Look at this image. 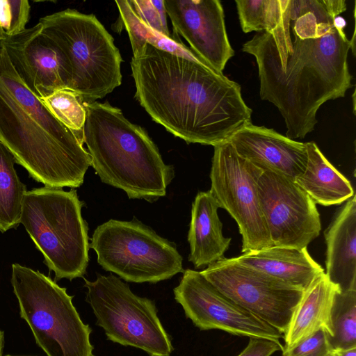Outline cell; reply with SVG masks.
I'll use <instances>...</instances> for the list:
<instances>
[{"label":"cell","instance_id":"obj_1","mask_svg":"<svg viewBox=\"0 0 356 356\" xmlns=\"http://www.w3.org/2000/svg\"><path fill=\"white\" fill-rule=\"evenodd\" d=\"M346 10L344 0H288L274 29L243 44L256 59L260 97L278 108L289 138H304L319 108L352 87L350 41L340 17Z\"/></svg>","mask_w":356,"mask_h":356},{"label":"cell","instance_id":"obj_2","mask_svg":"<svg viewBox=\"0 0 356 356\" xmlns=\"http://www.w3.org/2000/svg\"><path fill=\"white\" fill-rule=\"evenodd\" d=\"M131 67L141 106L188 143L214 147L251 123L241 86L202 63L147 44Z\"/></svg>","mask_w":356,"mask_h":356},{"label":"cell","instance_id":"obj_3","mask_svg":"<svg viewBox=\"0 0 356 356\" xmlns=\"http://www.w3.org/2000/svg\"><path fill=\"white\" fill-rule=\"evenodd\" d=\"M83 106V143L102 181L123 190L130 199L152 202L165 196L174 168L164 163L145 130L107 102Z\"/></svg>","mask_w":356,"mask_h":356},{"label":"cell","instance_id":"obj_4","mask_svg":"<svg viewBox=\"0 0 356 356\" xmlns=\"http://www.w3.org/2000/svg\"><path fill=\"white\" fill-rule=\"evenodd\" d=\"M0 141L47 187H79L91 165L88 152L72 131L28 113L1 81Z\"/></svg>","mask_w":356,"mask_h":356},{"label":"cell","instance_id":"obj_5","mask_svg":"<svg viewBox=\"0 0 356 356\" xmlns=\"http://www.w3.org/2000/svg\"><path fill=\"white\" fill-rule=\"evenodd\" d=\"M76 190L42 187L25 193L20 223L56 280L81 277L88 264V227Z\"/></svg>","mask_w":356,"mask_h":356},{"label":"cell","instance_id":"obj_6","mask_svg":"<svg viewBox=\"0 0 356 356\" xmlns=\"http://www.w3.org/2000/svg\"><path fill=\"white\" fill-rule=\"evenodd\" d=\"M39 23L65 54L72 72L70 90L82 103L102 99L120 86V51L94 15L68 8L46 15Z\"/></svg>","mask_w":356,"mask_h":356},{"label":"cell","instance_id":"obj_7","mask_svg":"<svg viewBox=\"0 0 356 356\" xmlns=\"http://www.w3.org/2000/svg\"><path fill=\"white\" fill-rule=\"evenodd\" d=\"M11 284L21 317L47 356H94L92 332L65 288L39 271L12 265Z\"/></svg>","mask_w":356,"mask_h":356},{"label":"cell","instance_id":"obj_8","mask_svg":"<svg viewBox=\"0 0 356 356\" xmlns=\"http://www.w3.org/2000/svg\"><path fill=\"white\" fill-rule=\"evenodd\" d=\"M90 247L105 270L127 282L156 283L183 272L176 246L138 220L111 219L99 225Z\"/></svg>","mask_w":356,"mask_h":356},{"label":"cell","instance_id":"obj_9","mask_svg":"<svg viewBox=\"0 0 356 356\" xmlns=\"http://www.w3.org/2000/svg\"><path fill=\"white\" fill-rule=\"evenodd\" d=\"M86 301L108 340L145 351L149 356H170L171 340L152 300L134 293L119 277L98 275L85 280Z\"/></svg>","mask_w":356,"mask_h":356},{"label":"cell","instance_id":"obj_10","mask_svg":"<svg viewBox=\"0 0 356 356\" xmlns=\"http://www.w3.org/2000/svg\"><path fill=\"white\" fill-rule=\"evenodd\" d=\"M260 170L239 156L228 140L214 146L209 191L220 208L236 222L243 253L273 246L259 197L257 180Z\"/></svg>","mask_w":356,"mask_h":356},{"label":"cell","instance_id":"obj_11","mask_svg":"<svg viewBox=\"0 0 356 356\" xmlns=\"http://www.w3.org/2000/svg\"><path fill=\"white\" fill-rule=\"evenodd\" d=\"M200 273L220 292L284 335L305 291L225 258Z\"/></svg>","mask_w":356,"mask_h":356},{"label":"cell","instance_id":"obj_12","mask_svg":"<svg viewBox=\"0 0 356 356\" xmlns=\"http://www.w3.org/2000/svg\"><path fill=\"white\" fill-rule=\"evenodd\" d=\"M257 185L273 246L301 249L319 236L321 223L316 204L294 181L261 168Z\"/></svg>","mask_w":356,"mask_h":356},{"label":"cell","instance_id":"obj_13","mask_svg":"<svg viewBox=\"0 0 356 356\" xmlns=\"http://www.w3.org/2000/svg\"><path fill=\"white\" fill-rule=\"evenodd\" d=\"M185 315L202 330L280 341L284 335L220 292L200 271L186 269L174 290Z\"/></svg>","mask_w":356,"mask_h":356},{"label":"cell","instance_id":"obj_14","mask_svg":"<svg viewBox=\"0 0 356 356\" xmlns=\"http://www.w3.org/2000/svg\"><path fill=\"white\" fill-rule=\"evenodd\" d=\"M0 47L18 76L38 98L60 89H71L69 63L56 44L43 33L39 22L13 35L3 33Z\"/></svg>","mask_w":356,"mask_h":356},{"label":"cell","instance_id":"obj_15","mask_svg":"<svg viewBox=\"0 0 356 356\" xmlns=\"http://www.w3.org/2000/svg\"><path fill=\"white\" fill-rule=\"evenodd\" d=\"M174 30L192 51L218 73L234 55L228 39L221 2L218 0H163Z\"/></svg>","mask_w":356,"mask_h":356},{"label":"cell","instance_id":"obj_16","mask_svg":"<svg viewBox=\"0 0 356 356\" xmlns=\"http://www.w3.org/2000/svg\"><path fill=\"white\" fill-rule=\"evenodd\" d=\"M228 141L243 159L293 181L305 170V143L289 138L273 129L250 123L234 133Z\"/></svg>","mask_w":356,"mask_h":356},{"label":"cell","instance_id":"obj_17","mask_svg":"<svg viewBox=\"0 0 356 356\" xmlns=\"http://www.w3.org/2000/svg\"><path fill=\"white\" fill-rule=\"evenodd\" d=\"M324 236L327 277L340 292L356 290L355 195L337 211Z\"/></svg>","mask_w":356,"mask_h":356},{"label":"cell","instance_id":"obj_18","mask_svg":"<svg viewBox=\"0 0 356 356\" xmlns=\"http://www.w3.org/2000/svg\"><path fill=\"white\" fill-rule=\"evenodd\" d=\"M219 208L210 191L199 192L192 204L188 233V260L196 268L207 267L225 259L230 245L232 238L222 234Z\"/></svg>","mask_w":356,"mask_h":356},{"label":"cell","instance_id":"obj_19","mask_svg":"<svg viewBox=\"0 0 356 356\" xmlns=\"http://www.w3.org/2000/svg\"><path fill=\"white\" fill-rule=\"evenodd\" d=\"M244 266L258 270L294 287L305 291L324 269L309 254L307 248L272 246L234 257Z\"/></svg>","mask_w":356,"mask_h":356},{"label":"cell","instance_id":"obj_20","mask_svg":"<svg viewBox=\"0 0 356 356\" xmlns=\"http://www.w3.org/2000/svg\"><path fill=\"white\" fill-rule=\"evenodd\" d=\"M337 288L330 282L325 272L318 275L305 291L284 339L287 349L323 329L331 334L330 312Z\"/></svg>","mask_w":356,"mask_h":356},{"label":"cell","instance_id":"obj_21","mask_svg":"<svg viewBox=\"0 0 356 356\" xmlns=\"http://www.w3.org/2000/svg\"><path fill=\"white\" fill-rule=\"evenodd\" d=\"M307 161L304 172L294 182L315 202L338 205L355 195L350 181L338 171L314 142L305 143Z\"/></svg>","mask_w":356,"mask_h":356},{"label":"cell","instance_id":"obj_22","mask_svg":"<svg viewBox=\"0 0 356 356\" xmlns=\"http://www.w3.org/2000/svg\"><path fill=\"white\" fill-rule=\"evenodd\" d=\"M115 3L119 10V17L113 29H118V32H120V29L124 27L127 30L134 57L138 56L148 44L157 49L206 65L178 38H175V35L168 37L145 24L134 13L128 0L115 1Z\"/></svg>","mask_w":356,"mask_h":356},{"label":"cell","instance_id":"obj_23","mask_svg":"<svg viewBox=\"0 0 356 356\" xmlns=\"http://www.w3.org/2000/svg\"><path fill=\"white\" fill-rule=\"evenodd\" d=\"M16 160L0 141V231L5 232L20 223L26 186L20 181L14 164Z\"/></svg>","mask_w":356,"mask_h":356},{"label":"cell","instance_id":"obj_24","mask_svg":"<svg viewBox=\"0 0 356 356\" xmlns=\"http://www.w3.org/2000/svg\"><path fill=\"white\" fill-rule=\"evenodd\" d=\"M332 350L356 348V290L336 291L330 312Z\"/></svg>","mask_w":356,"mask_h":356},{"label":"cell","instance_id":"obj_25","mask_svg":"<svg viewBox=\"0 0 356 356\" xmlns=\"http://www.w3.org/2000/svg\"><path fill=\"white\" fill-rule=\"evenodd\" d=\"M288 0H236L242 31H270L282 20Z\"/></svg>","mask_w":356,"mask_h":356},{"label":"cell","instance_id":"obj_26","mask_svg":"<svg viewBox=\"0 0 356 356\" xmlns=\"http://www.w3.org/2000/svg\"><path fill=\"white\" fill-rule=\"evenodd\" d=\"M39 99L50 113L83 143L86 111L77 95L70 89L63 88Z\"/></svg>","mask_w":356,"mask_h":356},{"label":"cell","instance_id":"obj_27","mask_svg":"<svg viewBox=\"0 0 356 356\" xmlns=\"http://www.w3.org/2000/svg\"><path fill=\"white\" fill-rule=\"evenodd\" d=\"M30 9L28 0H0V26L3 33L13 35L26 29Z\"/></svg>","mask_w":356,"mask_h":356},{"label":"cell","instance_id":"obj_28","mask_svg":"<svg viewBox=\"0 0 356 356\" xmlns=\"http://www.w3.org/2000/svg\"><path fill=\"white\" fill-rule=\"evenodd\" d=\"M327 334L321 329L295 346L282 350V356H330L332 354Z\"/></svg>","mask_w":356,"mask_h":356},{"label":"cell","instance_id":"obj_29","mask_svg":"<svg viewBox=\"0 0 356 356\" xmlns=\"http://www.w3.org/2000/svg\"><path fill=\"white\" fill-rule=\"evenodd\" d=\"M128 1L134 13L145 24L168 37H172L169 31L164 29L160 14L152 0Z\"/></svg>","mask_w":356,"mask_h":356},{"label":"cell","instance_id":"obj_30","mask_svg":"<svg viewBox=\"0 0 356 356\" xmlns=\"http://www.w3.org/2000/svg\"><path fill=\"white\" fill-rule=\"evenodd\" d=\"M282 350L283 346L280 341L251 337L247 346L238 356H270Z\"/></svg>","mask_w":356,"mask_h":356},{"label":"cell","instance_id":"obj_31","mask_svg":"<svg viewBox=\"0 0 356 356\" xmlns=\"http://www.w3.org/2000/svg\"><path fill=\"white\" fill-rule=\"evenodd\" d=\"M152 2L160 14L164 29L169 31L167 24V13L164 6L163 0H152Z\"/></svg>","mask_w":356,"mask_h":356},{"label":"cell","instance_id":"obj_32","mask_svg":"<svg viewBox=\"0 0 356 356\" xmlns=\"http://www.w3.org/2000/svg\"><path fill=\"white\" fill-rule=\"evenodd\" d=\"M333 353L335 356H356V348L338 350Z\"/></svg>","mask_w":356,"mask_h":356},{"label":"cell","instance_id":"obj_33","mask_svg":"<svg viewBox=\"0 0 356 356\" xmlns=\"http://www.w3.org/2000/svg\"><path fill=\"white\" fill-rule=\"evenodd\" d=\"M3 345H4V335H3V332L0 330V356H2Z\"/></svg>","mask_w":356,"mask_h":356},{"label":"cell","instance_id":"obj_34","mask_svg":"<svg viewBox=\"0 0 356 356\" xmlns=\"http://www.w3.org/2000/svg\"><path fill=\"white\" fill-rule=\"evenodd\" d=\"M2 35H3V31L1 28V26H0V44H1V38H2Z\"/></svg>","mask_w":356,"mask_h":356},{"label":"cell","instance_id":"obj_35","mask_svg":"<svg viewBox=\"0 0 356 356\" xmlns=\"http://www.w3.org/2000/svg\"><path fill=\"white\" fill-rule=\"evenodd\" d=\"M330 356H335V355H334V353H332V354Z\"/></svg>","mask_w":356,"mask_h":356},{"label":"cell","instance_id":"obj_36","mask_svg":"<svg viewBox=\"0 0 356 356\" xmlns=\"http://www.w3.org/2000/svg\"><path fill=\"white\" fill-rule=\"evenodd\" d=\"M6 356H11V355H6Z\"/></svg>","mask_w":356,"mask_h":356}]
</instances>
